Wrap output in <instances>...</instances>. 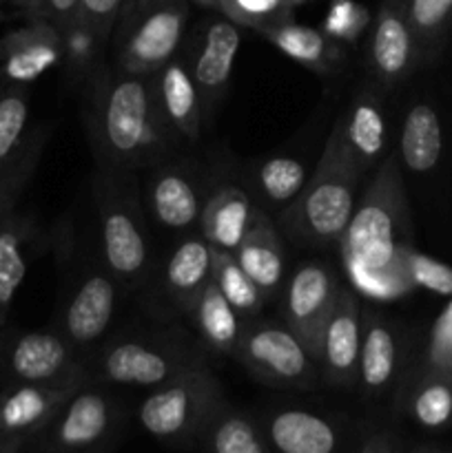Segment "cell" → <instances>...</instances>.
Instances as JSON below:
<instances>
[{"mask_svg":"<svg viewBox=\"0 0 452 453\" xmlns=\"http://www.w3.org/2000/svg\"><path fill=\"white\" fill-rule=\"evenodd\" d=\"M97 168L144 173L175 155L177 144L158 109L151 75L102 65L87 82L84 111Z\"/></svg>","mask_w":452,"mask_h":453,"instance_id":"6da1fadb","label":"cell"},{"mask_svg":"<svg viewBox=\"0 0 452 453\" xmlns=\"http://www.w3.org/2000/svg\"><path fill=\"white\" fill-rule=\"evenodd\" d=\"M410 246V211L401 162L397 153H390L377 166L362 199H357L337 248L350 279L366 273L403 270V252Z\"/></svg>","mask_w":452,"mask_h":453,"instance_id":"7a4b0ae2","label":"cell"},{"mask_svg":"<svg viewBox=\"0 0 452 453\" xmlns=\"http://www.w3.org/2000/svg\"><path fill=\"white\" fill-rule=\"evenodd\" d=\"M362 177L332 128L301 193L277 215L282 234L304 248L339 246L357 206Z\"/></svg>","mask_w":452,"mask_h":453,"instance_id":"3957f363","label":"cell"},{"mask_svg":"<svg viewBox=\"0 0 452 453\" xmlns=\"http://www.w3.org/2000/svg\"><path fill=\"white\" fill-rule=\"evenodd\" d=\"M93 202L100 226L102 265L113 274L122 292H142L155 265L137 173L97 168L93 175Z\"/></svg>","mask_w":452,"mask_h":453,"instance_id":"277c9868","label":"cell"},{"mask_svg":"<svg viewBox=\"0 0 452 453\" xmlns=\"http://www.w3.org/2000/svg\"><path fill=\"white\" fill-rule=\"evenodd\" d=\"M202 343L171 334H122L84 354L89 380L109 388L155 389L195 367L208 365Z\"/></svg>","mask_w":452,"mask_h":453,"instance_id":"5b68a950","label":"cell"},{"mask_svg":"<svg viewBox=\"0 0 452 453\" xmlns=\"http://www.w3.org/2000/svg\"><path fill=\"white\" fill-rule=\"evenodd\" d=\"M224 403L220 379L204 365L149 389L136 407V420L146 436L182 449L198 445L199 434Z\"/></svg>","mask_w":452,"mask_h":453,"instance_id":"8992f818","label":"cell"},{"mask_svg":"<svg viewBox=\"0 0 452 453\" xmlns=\"http://www.w3.org/2000/svg\"><path fill=\"white\" fill-rule=\"evenodd\" d=\"M127 423L129 410L113 388L87 379L27 449L34 453H113Z\"/></svg>","mask_w":452,"mask_h":453,"instance_id":"52a82bcc","label":"cell"},{"mask_svg":"<svg viewBox=\"0 0 452 453\" xmlns=\"http://www.w3.org/2000/svg\"><path fill=\"white\" fill-rule=\"evenodd\" d=\"M189 0H136L113 31L118 69L153 75L177 56L189 25Z\"/></svg>","mask_w":452,"mask_h":453,"instance_id":"ba28073f","label":"cell"},{"mask_svg":"<svg viewBox=\"0 0 452 453\" xmlns=\"http://www.w3.org/2000/svg\"><path fill=\"white\" fill-rule=\"evenodd\" d=\"M235 361L269 388L315 389L322 383L315 354L284 321L257 317L244 323Z\"/></svg>","mask_w":452,"mask_h":453,"instance_id":"9c48e42d","label":"cell"},{"mask_svg":"<svg viewBox=\"0 0 452 453\" xmlns=\"http://www.w3.org/2000/svg\"><path fill=\"white\" fill-rule=\"evenodd\" d=\"M144 173L142 199L155 224L180 234L198 230L199 215L213 188L207 186L202 168L191 159L171 155L155 166L146 168Z\"/></svg>","mask_w":452,"mask_h":453,"instance_id":"30bf717a","label":"cell"},{"mask_svg":"<svg viewBox=\"0 0 452 453\" xmlns=\"http://www.w3.org/2000/svg\"><path fill=\"white\" fill-rule=\"evenodd\" d=\"M0 376L9 383H62L82 379V354L58 330L0 336Z\"/></svg>","mask_w":452,"mask_h":453,"instance_id":"8fae6325","label":"cell"},{"mask_svg":"<svg viewBox=\"0 0 452 453\" xmlns=\"http://www.w3.org/2000/svg\"><path fill=\"white\" fill-rule=\"evenodd\" d=\"M421 65V51L408 18V0H381L368 29L366 71L379 91L406 82Z\"/></svg>","mask_w":452,"mask_h":453,"instance_id":"7c38bea8","label":"cell"},{"mask_svg":"<svg viewBox=\"0 0 452 453\" xmlns=\"http://www.w3.org/2000/svg\"><path fill=\"white\" fill-rule=\"evenodd\" d=\"M211 281L213 246L202 237L199 230H193V233L184 234L180 243L168 252L162 265L155 270V279H149V283L155 286V317L164 319V321L186 317L193 301Z\"/></svg>","mask_w":452,"mask_h":453,"instance_id":"4fadbf2b","label":"cell"},{"mask_svg":"<svg viewBox=\"0 0 452 453\" xmlns=\"http://www.w3.org/2000/svg\"><path fill=\"white\" fill-rule=\"evenodd\" d=\"M120 292L122 288L113 274L105 265H97L80 274L78 283L66 296L56 330L82 354V358L93 352L109 332Z\"/></svg>","mask_w":452,"mask_h":453,"instance_id":"5bb4252c","label":"cell"},{"mask_svg":"<svg viewBox=\"0 0 452 453\" xmlns=\"http://www.w3.org/2000/svg\"><path fill=\"white\" fill-rule=\"evenodd\" d=\"M341 279L326 261H304L284 281L282 321L304 341L315 354L323 323L331 317L339 292ZM317 358V357H315Z\"/></svg>","mask_w":452,"mask_h":453,"instance_id":"9a60e30c","label":"cell"},{"mask_svg":"<svg viewBox=\"0 0 452 453\" xmlns=\"http://www.w3.org/2000/svg\"><path fill=\"white\" fill-rule=\"evenodd\" d=\"M87 380L62 383H9L0 392V434L20 449H27L66 405L75 389Z\"/></svg>","mask_w":452,"mask_h":453,"instance_id":"2e32d148","label":"cell"},{"mask_svg":"<svg viewBox=\"0 0 452 453\" xmlns=\"http://www.w3.org/2000/svg\"><path fill=\"white\" fill-rule=\"evenodd\" d=\"M363 305L353 288L344 286L331 317L319 332L315 357L322 383L328 388L350 389L357 385L359 349H362Z\"/></svg>","mask_w":452,"mask_h":453,"instance_id":"e0dca14e","label":"cell"},{"mask_svg":"<svg viewBox=\"0 0 452 453\" xmlns=\"http://www.w3.org/2000/svg\"><path fill=\"white\" fill-rule=\"evenodd\" d=\"M381 93L384 91H379L375 84L366 82L359 87L350 104L332 127L363 175L379 166L390 155L388 111H386Z\"/></svg>","mask_w":452,"mask_h":453,"instance_id":"ac0fdd59","label":"cell"},{"mask_svg":"<svg viewBox=\"0 0 452 453\" xmlns=\"http://www.w3.org/2000/svg\"><path fill=\"white\" fill-rule=\"evenodd\" d=\"M239 29L242 27L235 25L226 16L204 20L195 34L189 53L184 56L207 109L215 106L229 91L235 58L242 44Z\"/></svg>","mask_w":452,"mask_h":453,"instance_id":"d6986e66","label":"cell"},{"mask_svg":"<svg viewBox=\"0 0 452 453\" xmlns=\"http://www.w3.org/2000/svg\"><path fill=\"white\" fill-rule=\"evenodd\" d=\"M62 31L47 20H27L0 38V78L29 87L62 62Z\"/></svg>","mask_w":452,"mask_h":453,"instance_id":"ffe728a7","label":"cell"},{"mask_svg":"<svg viewBox=\"0 0 452 453\" xmlns=\"http://www.w3.org/2000/svg\"><path fill=\"white\" fill-rule=\"evenodd\" d=\"M151 82H153L155 102L168 131L175 135L177 142L195 144L202 135L207 104H204L186 58L182 53L173 56L162 69L151 75Z\"/></svg>","mask_w":452,"mask_h":453,"instance_id":"44dd1931","label":"cell"},{"mask_svg":"<svg viewBox=\"0 0 452 453\" xmlns=\"http://www.w3.org/2000/svg\"><path fill=\"white\" fill-rule=\"evenodd\" d=\"M403 341L393 321L372 310H363L362 349H359L357 385L366 401H377L393 389L401 370Z\"/></svg>","mask_w":452,"mask_h":453,"instance_id":"7402d4cb","label":"cell"},{"mask_svg":"<svg viewBox=\"0 0 452 453\" xmlns=\"http://www.w3.org/2000/svg\"><path fill=\"white\" fill-rule=\"evenodd\" d=\"M273 453H337L341 432L328 416L301 407H277L260 418Z\"/></svg>","mask_w":452,"mask_h":453,"instance_id":"603a6c76","label":"cell"},{"mask_svg":"<svg viewBox=\"0 0 452 453\" xmlns=\"http://www.w3.org/2000/svg\"><path fill=\"white\" fill-rule=\"evenodd\" d=\"M261 208L246 188L238 184H217L208 193L199 215L198 230L215 250L233 255L255 226Z\"/></svg>","mask_w":452,"mask_h":453,"instance_id":"cb8c5ba5","label":"cell"},{"mask_svg":"<svg viewBox=\"0 0 452 453\" xmlns=\"http://www.w3.org/2000/svg\"><path fill=\"white\" fill-rule=\"evenodd\" d=\"M233 257L264 292L266 299H273L277 292H282L286 281V248L282 230L269 212H260L255 226L244 237Z\"/></svg>","mask_w":452,"mask_h":453,"instance_id":"d4e9b609","label":"cell"},{"mask_svg":"<svg viewBox=\"0 0 452 453\" xmlns=\"http://www.w3.org/2000/svg\"><path fill=\"white\" fill-rule=\"evenodd\" d=\"M38 243V219L31 212L16 208L0 237V332L7 323L13 299L25 281Z\"/></svg>","mask_w":452,"mask_h":453,"instance_id":"484cf974","label":"cell"},{"mask_svg":"<svg viewBox=\"0 0 452 453\" xmlns=\"http://www.w3.org/2000/svg\"><path fill=\"white\" fill-rule=\"evenodd\" d=\"M284 56L319 75H332L344 66V47L315 27L300 25L292 18L273 22L257 31Z\"/></svg>","mask_w":452,"mask_h":453,"instance_id":"4316f807","label":"cell"},{"mask_svg":"<svg viewBox=\"0 0 452 453\" xmlns=\"http://www.w3.org/2000/svg\"><path fill=\"white\" fill-rule=\"evenodd\" d=\"M186 317L191 319V326L208 354L235 358L246 321L235 312L215 283L211 281L199 292Z\"/></svg>","mask_w":452,"mask_h":453,"instance_id":"83f0119b","label":"cell"},{"mask_svg":"<svg viewBox=\"0 0 452 453\" xmlns=\"http://www.w3.org/2000/svg\"><path fill=\"white\" fill-rule=\"evenodd\" d=\"M308 177L306 164L295 155H270L253 164L246 190L257 206L273 217L291 206Z\"/></svg>","mask_w":452,"mask_h":453,"instance_id":"f1b7e54d","label":"cell"},{"mask_svg":"<svg viewBox=\"0 0 452 453\" xmlns=\"http://www.w3.org/2000/svg\"><path fill=\"white\" fill-rule=\"evenodd\" d=\"M443 153V131L439 113L428 102H415L403 115L399 135V162L410 173H430Z\"/></svg>","mask_w":452,"mask_h":453,"instance_id":"f546056e","label":"cell"},{"mask_svg":"<svg viewBox=\"0 0 452 453\" xmlns=\"http://www.w3.org/2000/svg\"><path fill=\"white\" fill-rule=\"evenodd\" d=\"M195 447L202 453H273L260 420L229 401L208 420Z\"/></svg>","mask_w":452,"mask_h":453,"instance_id":"4dcf8cb0","label":"cell"},{"mask_svg":"<svg viewBox=\"0 0 452 453\" xmlns=\"http://www.w3.org/2000/svg\"><path fill=\"white\" fill-rule=\"evenodd\" d=\"M49 142L47 127H35L31 128L27 135L25 144H22L20 153L16 155L7 171L0 175V237H3L4 228H7L9 217L20 203L22 195H25L27 186L34 180L38 164L43 159L44 146Z\"/></svg>","mask_w":452,"mask_h":453,"instance_id":"1f68e13d","label":"cell"},{"mask_svg":"<svg viewBox=\"0 0 452 453\" xmlns=\"http://www.w3.org/2000/svg\"><path fill=\"white\" fill-rule=\"evenodd\" d=\"M408 414L419 427L441 429L452 423V376L421 370L408 392Z\"/></svg>","mask_w":452,"mask_h":453,"instance_id":"d6a6232c","label":"cell"},{"mask_svg":"<svg viewBox=\"0 0 452 453\" xmlns=\"http://www.w3.org/2000/svg\"><path fill=\"white\" fill-rule=\"evenodd\" d=\"M213 283L220 288L222 295L226 296V301L233 305L235 312L244 321L260 317L261 308L266 303L264 292L244 273V268L230 252L213 248Z\"/></svg>","mask_w":452,"mask_h":453,"instance_id":"836d02e7","label":"cell"},{"mask_svg":"<svg viewBox=\"0 0 452 453\" xmlns=\"http://www.w3.org/2000/svg\"><path fill=\"white\" fill-rule=\"evenodd\" d=\"M29 131V91L4 84L0 88V175L20 153Z\"/></svg>","mask_w":452,"mask_h":453,"instance_id":"e575fe53","label":"cell"},{"mask_svg":"<svg viewBox=\"0 0 452 453\" xmlns=\"http://www.w3.org/2000/svg\"><path fill=\"white\" fill-rule=\"evenodd\" d=\"M62 47H65L62 65H65L66 75L75 82L87 84L93 73L105 65L102 58L109 42H105L82 18H78L74 25L62 31Z\"/></svg>","mask_w":452,"mask_h":453,"instance_id":"d590c367","label":"cell"},{"mask_svg":"<svg viewBox=\"0 0 452 453\" xmlns=\"http://www.w3.org/2000/svg\"><path fill=\"white\" fill-rule=\"evenodd\" d=\"M408 18L421 60L434 58L452 31V0H408Z\"/></svg>","mask_w":452,"mask_h":453,"instance_id":"8d00e7d4","label":"cell"},{"mask_svg":"<svg viewBox=\"0 0 452 453\" xmlns=\"http://www.w3.org/2000/svg\"><path fill=\"white\" fill-rule=\"evenodd\" d=\"M295 0H224L220 13L235 25L260 31L273 22L292 18Z\"/></svg>","mask_w":452,"mask_h":453,"instance_id":"74e56055","label":"cell"},{"mask_svg":"<svg viewBox=\"0 0 452 453\" xmlns=\"http://www.w3.org/2000/svg\"><path fill=\"white\" fill-rule=\"evenodd\" d=\"M370 22L372 16L368 9L355 0H332L322 31L339 44H353L370 29Z\"/></svg>","mask_w":452,"mask_h":453,"instance_id":"f35d334b","label":"cell"},{"mask_svg":"<svg viewBox=\"0 0 452 453\" xmlns=\"http://www.w3.org/2000/svg\"><path fill=\"white\" fill-rule=\"evenodd\" d=\"M403 268H406L408 279L415 288L434 292L441 296H452V268L433 259L428 255H421L415 248H406L403 252Z\"/></svg>","mask_w":452,"mask_h":453,"instance_id":"ab89813d","label":"cell"},{"mask_svg":"<svg viewBox=\"0 0 452 453\" xmlns=\"http://www.w3.org/2000/svg\"><path fill=\"white\" fill-rule=\"evenodd\" d=\"M424 370L452 376V303L443 310L430 334Z\"/></svg>","mask_w":452,"mask_h":453,"instance_id":"60d3db41","label":"cell"},{"mask_svg":"<svg viewBox=\"0 0 452 453\" xmlns=\"http://www.w3.org/2000/svg\"><path fill=\"white\" fill-rule=\"evenodd\" d=\"M124 0H80V18L100 35L105 42H111L113 31L122 16Z\"/></svg>","mask_w":452,"mask_h":453,"instance_id":"b9f144b4","label":"cell"},{"mask_svg":"<svg viewBox=\"0 0 452 453\" xmlns=\"http://www.w3.org/2000/svg\"><path fill=\"white\" fill-rule=\"evenodd\" d=\"M80 18V0H43L40 3V18L38 20L51 22L60 31L74 25Z\"/></svg>","mask_w":452,"mask_h":453,"instance_id":"7bdbcfd3","label":"cell"},{"mask_svg":"<svg viewBox=\"0 0 452 453\" xmlns=\"http://www.w3.org/2000/svg\"><path fill=\"white\" fill-rule=\"evenodd\" d=\"M43 0H0V18H22L38 20Z\"/></svg>","mask_w":452,"mask_h":453,"instance_id":"ee69618b","label":"cell"},{"mask_svg":"<svg viewBox=\"0 0 452 453\" xmlns=\"http://www.w3.org/2000/svg\"><path fill=\"white\" fill-rule=\"evenodd\" d=\"M359 453H397V449H394V442L388 434L377 432V434H370V436L363 441Z\"/></svg>","mask_w":452,"mask_h":453,"instance_id":"f6af8a7d","label":"cell"},{"mask_svg":"<svg viewBox=\"0 0 452 453\" xmlns=\"http://www.w3.org/2000/svg\"><path fill=\"white\" fill-rule=\"evenodd\" d=\"M189 3H195V4H198V7H202V9H211V12L220 13L222 3H224V0H189Z\"/></svg>","mask_w":452,"mask_h":453,"instance_id":"bcb514c9","label":"cell"},{"mask_svg":"<svg viewBox=\"0 0 452 453\" xmlns=\"http://www.w3.org/2000/svg\"><path fill=\"white\" fill-rule=\"evenodd\" d=\"M0 453H22V449L0 434Z\"/></svg>","mask_w":452,"mask_h":453,"instance_id":"7dc6e473","label":"cell"},{"mask_svg":"<svg viewBox=\"0 0 452 453\" xmlns=\"http://www.w3.org/2000/svg\"><path fill=\"white\" fill-rule=\"evenodd\" d=\"M133 3H136V0H124V9H122V16H124V13H127L129 12V9H131V4ZM122 16H120V20H122Z\"/></svg>","mask_w":452,"mask_h":453,"instance_id":"c3c4849f","label":"cell"},{"mask_svg":"<svg viewBox=\"0 0 452 453\" xmlns=\"http://www.w3.org/2000/svg\"><path fill=\"white\" fill-rule=\"evenodd\" d=\"M301 3H306V0H295V4H301Z\"/></svg>","mask_w":452,"mask_h":453,"instance_id":"681fc988","label":"cell"}]
</instances>
